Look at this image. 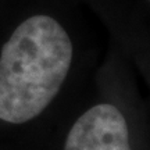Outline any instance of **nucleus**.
I'll use <instances>...</instances> for the list:
<instances>
[{"label":"nucleus","instance_id":"1","mask_svg":"<svg viewBox=\"0 0 150 150\" xmlns=\"http://www.w3.org/2000/svg\"><path fill=\"white\" fill-rule=\"evenodd\" d=\"M71 60V39L54 18L21 22L0 53V120L22 124L38 117L59 93Z\"/></svg>","mask_w":150,"mask_h":150},{"label":"nucleus","instance_id":"2","mask_svg":"<svg viewBox=\"0 0 150 150\" xmlns=\"http://www.w3.org/2000/svg\"><path fill=\"white\" fill-rule=\"evenodd\" d=\"M64 150H132L128 125L112 104H97L72 125Z\"/></svg>","mask_w":150,"mask_h":150}]
</instances>
